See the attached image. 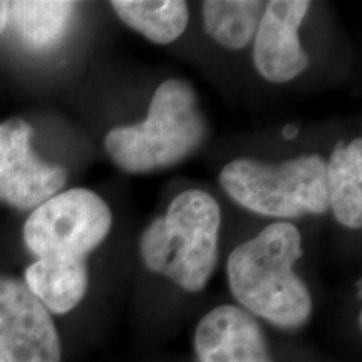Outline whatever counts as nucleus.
<instances>
[{
    "instance_id": "obj_1",
    "label": "nucleus",
    "mask_w": 362,
    "mask_h": 362,
    "mask_svg": "<svg viewBox=\"0 0 362 362\" xmlns=\"http://www.w3.org/2000/svg\"><path fill=\"white\" fill-rule=\"evenodd\" d=\"M302 255L300 230L288 221L270 223L230 253V291L250 314L284 329L300 327L312 314L309 288L293 272Z\"/></svg>"
},
{
    "instance_id": "obj_2",
    "label": "nucleus",
    "mask_w": 362,
    "mask_h": 362,
    "mask_svg": "<svg viewBox=\"0 0 362 362\" xmlns=\"http://www.w3.org/2000/svg\"><path fill=\"white\" fill-rule=\"evenodd\" d=\"M206 129L193 86L185 79H166L153 94L146 119L112 128L104 146L121 170L151 173L187 160L205 141Z\"/></svg>"
},
{
    "instance_id": "obj_3",
    "label": "nucleus",
    "mask_w": 362,
    "mask_h": 362,
    "mask_svg": "<svg viewBox=\"0 0 362 362\" xmlns=\"http://www.w3.org/2000/svg\"><path fill=\"white\" fill-rule=\"evenodd\" d=\"M220 205L203 189L176 194L165 216L149 223L139 253L149 270L187 292H200L218 264Z\"/></svg>"
},
{
    "instance_id": "obj_4",
    "label": "nucleus",
    "mask_w": 362,
    "mask_h": 362,
    "mask_svg": "<svg viewBox=\"0 0 362 362\" xmlns=\"http://www.w3.org/2000/svg\"><path fill=\"white\" fill-rule=\"evenodd\" d=\"M220 185L240 206L272 218L329 210L325 160L319 155L297 156L279 165L238 158L221 168Z\"/></svg>"
},
{
    "instance_id": "obj_5",
    "label": "nucleus",
    "mask_w": 362,
    "mask_h": 362,
    "mask_svg": "<svg viewBox=\"0 0 362 362\" xmlns=\"http://www.w3.org/2000/svg\"><path fill=\"white\" fill-rule=\"evenodd\" d=\"M111 226V208L98 193L72 188L35 208L24 225V242L37 259L86 260Z\"/></svg>"
},
{
    "instance_id": "obj_6",
    "label": "nucleus",
    "mask_w": 362,
    "mask_h": 362,
    "mask_svg": "<svg viewBox=\"0 0 362 362\" xmlns=\"http://www.w3.org/2000/svg\"><path fill=\"white\" fill-rule=\"evenodd\" d=\"M67 173L35 155L33 126L22 117L0 124V202L13 208H37L66 185Z\"/></svg>"
},
{
    "instance_id": "obj_7",
    "label": "nucleus",
    "mask_w": 362,
    "mask_h": 362,
    "mask_svg": "<svg viewBox=\"0 0 362 362\" xmlns=\"http://www.w3.org/2000/svg\"><path fill=\"white\" fill-rule=\"evenodd\" d=\"M0 352L7 362H62L51 312L12 277H0Z\"/></svg>"
},
{
    "instance_id": "obj_8",
    "label": "nucleus",
    "mask_w": 362,
    "mask_h": 362,
    "mask_svg": "<svg viewBox=\"0 0 362 362\" xmlns=\"http://www.w3.org/2000/svg\"><path fill=\"white\" fill-rule=\"evenodd\" d=\"M310 2L272 0L265 4L257 33L253 35V62L269 83H288L309 66V57L298 39V29Z\"/></svg>"
},
{
    "instance_id": "obj_9",
    "label": "nucleus",
    "mask_w": 362,
    "mask_h": 362,
    "mask_svg": "<svg viewBox=\"0 0 362 362\" xmlns=\"http://www.w3.org/2000/svg\"><path fill=\"white\" fill-rule=\"evenodd\" d=\"M194 352L200 362H272L259 322L235 305L215 307L198 322Z\"/></svg>"
},
{
    "instance_id": "obj_10",
    "label": "nucleus",
    "mask_w": 362,
    "mask_h": 362,
    "mask_svg": "<svg viewBox=\"0 0 362 362\" xmlns=\"http://www.w3.org/2000/svg\"><path fill=\"white\" fill-rule=\"evenodd\" d=\"M25 287L52 314H67L83 300L89 285L86 260L39 259L25 270Z\"/></svg>"
},
{
    "instance_id": "obj_11",
    "label": "nucleus",
    "mask_w": 362,
    "mask_h": 362,
    "mask_svg": "<svg viewBox=\"0 0 362 362\" xmlns=\"http://www.w3.org/2000/svg\"><path fill=\"white\" fill-rule=\"evenodd\" d=\"M325 187L329 208L342 226L359 230L362 226V141L337 143L325 163Z\"/></svg>"
},
{
    "instance_id": "obj_12",
    "label": "nucleus",
    "mask_w": 362,
    "mask_h": 362,
    "mask_svg": "<svg viewBox=\"0 0 362 362\" xmlns=\"http://www.w3.org/2000/svg\"><path fill=\"white\" fill-rule=\"evenodd\" d=\"M74 11L64 0H17L8 2V21L30 49L47 51L64 37Z\"/></svg>"
},
{
    "instance_id": "obj_13",
    "label": "nucleus",
    "mask_w": 362,
    "mask_h": 362,
    "mask_svg": "<svg viewBox=\"0 0 362 362\" xmlns=\"http://www.w3.org/2000/svg\"><path fill=\"white\" fill-rule=\"evenodd\" d=\"M112 11L126 25L155 44H171L188 25V6L181 0H115Z\"/></svg>"
},
{
    "instance_id": "obj_14",
    "label": "nucleus",
    "mask_w": 362,
    "mask_h": 362,
    "mask_svg": "<svg viewBox=\"0 0 362 362\" xmlns=\"http://www.w3.org/2000/svg\"><path fill=\"white\" fill-rule=\"evenodd\" d=\"M264 2L250 0H210L203 2L205 33L230 51H242L257 33Z\"/></svg>"
},
{
    "instance_id": "obj_15",
    "label": "nucleus",
    "mask_w": 362,
    "mask_h": 362,
    "mask_svg": "<svg viewBox=\"0 0 362 362\" xmlns=\"http://www.w3.org/2000/svg\"><path fill=\"white\" fill-rule=\"evenodd\" d=\"M8 22V2H2L0 0V35H2L4 29H6Z\"/></svg>"
},
{
    "instance_id": "obj_16",
    "label": "nucleus",
    "mask_w": 362,
    "mask_h": 362,
    "mask_svg": "<svg viewBox=\"0 0 362 362\" xmlns=\"http://www.w3.org/2000/svg\"><path fill=\"white\" fill-rule=\"evenodd\" d=\"M297 134H298V128H297V126H293V124L285 126L284 131H282V136H284V138H287V139L297 138Z\"/></svg>"
},
{
    "instance_id": "obj_17",
    "label": "nucleus",
    "mask_w": 362,
    "mask_h": 362,
    "mask_svg": "<svg viewBox=\"0 0 362 362\" xmlns=\"http://www.w3.org/2000/svg\"><path fill=\"white\" fill-rule=\"evenodd\" d=\"M0 362H7V359H6V357H4L2 352H0Z\"/></svg>"
}]
</instances>
